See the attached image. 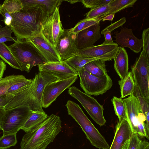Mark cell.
Here are the masks:
<instances>
[{
  "instance_id": "1",
  "label": "cell",
  "mask_w": 149,
  "mask_h": 149,
  "mask_svg": "<svg viewBox=\"0 0 149 149\" xmlns=\"http://www.w3.org/2000/svg\"><path fill=\"white\" fill-rule=\"evenodd\" d=\"M60 117L53 114L39 125L26 132L20 143L21 149H46L61 131Z\"/></svg>"
},
{
  "instance_id": "2",
  "label": "cell",
  "mask_w": 149,
  "mask_h": 149,
  "mask_svg": "<svg viewBox=\"0 0 149 149\" xmlns=\"http://www.w3.org/2000/svg\"><path fill=\"white\" fill-rule=\"evenodd\" d=\"M13 18L10 27L17 40H24L41 33L42 23L48 15L39 8L11 14Z\"/></svg>"
},
{
  "instance_id": "3",
  "label": "cell",
  "mask_w": 149,
  "mask_h": 149,
  "mask_svg": "<svg viewBox=\"0 0 149 149\" xmlns=\"http://www.w3.org/2000/svg\"><path fill=\"white\" fill-rule=\"evenodd\" d=\"M65 106L68 115L79 124L93 146L100 149H109V146L104 137L85 115L78 104L69 100Z\"/></svg>"
},
{
  "instance_id": "4",
  "label": "cell",
  "mask_w": 149,
  "mask_h": 149,
  "mask_svg": "<svg viewBox=\"0 0 149 149\" xmlns=\"http://www.w3.org/2000/svg\"><path fill=\"white\" fill-rule=\"evenodd\" d=\"M23 71L30 72L34 66L47 63L42 55L29 40H17L8 46Z\"/></svg>"
},
{
  "instance_id": "5",
  "label": "cell",
  "mask_w": 149,
  "mask_h": 149,
  "mask_svg": "<svg viewBox=\"0 0 149 149\" xmlns=\"http://www.w3.org/2000/svg\"><path fill=\"white\" fill-rule=\"evenodd\" d=\"M77 73L81 88L85 93L90 96L102 95L112 86V81L107 73L97 77L88 72L84 68Z\"/></svg>"
},
{
  "instance_id": "6",
  "label": "cell",
  "mask_w": 149,
  "mask_h": 149,
  "mask_svg": "<svg viewBox=\"0 0 149 149\" xmlns=\"http://www.w3.org/2000/svg\"><path fill=\"white\" fill-rule=\"evenodd\" d=\"M31 110L25 104L6 110L2 125L3 135L17 133L27 119Z\"/></svg>"
},
{
  "instance_id": "7",
  "label": "cell",
  "mask_w": 149,
  "mask_h": 149,
  "mask_svg": "<svg viewBox=\"0 0 149 149\" xmlns=\"http://www.w3.org/2000/svg\"><path fill=\"white\" fill-rule=\"evenodd\" d=\"M68 94L77 100L82 105L92 119L100 126L106 123L103 115L104 109L93 97L81 91L75 86L68 88Z\"/></svg>"
},
{
  "instance_id": "8",
  "label": "cell",
  "mask_w": 149,
  "mask_h": 149,
  "mask_svg": "<svg viewBox=\"0 0 149 149\" xmlns=\"http://www.w3.org/2000/svg\"><path fill=\"white\" fill-rule=\"evenodd\" d=\"M135 84L143 97L149 102V59L143 51L131 67Z\"/></svg>"
},
{
  "instance_id": "9",
  "label": "cell",
  "mask_w": 149,
  "mask_h": 149,
  "mask_svg": "<svg viewBox=\"0 0 149 149\" xmlns=\"http://www.w3.org/2000/svg\"><path fill=\"white\" fill-rule=\"evenodd\" d=\"M59 12L56 8L52 14L47 16L42 23L41 33L55 47L63 32Z\"/></svg>"
},
{
  "instance_id": "10",
  "label": "cell",
  "mask_w": 149,
  "mask_h": 149,
  "mask_svg": "<svg viewBox=\"0 0 149 149\" xmlns=\"http://www.w3.org/2000/svg\"><path fill=\"white\" fill-rule=\"evenodd\" d=\"M78 75L61 80H56L47 85L43 91L42 106L48 107L63 91L68 88L77 79Z\"/></svg>"
},
{
  "instance_id": "11",
  "label": "cell",
  "mask_w": 149,
  "mask_h": 149,
  "mask_svg": "<svg viewBox=\"0 0 149 149\" xmlns=\"http://www.w3.org/2000/svg\"><path fill=\"white\" fill-rule=\"evenodd\" d=\"M118 47V44L115 42H103L98 45H93L79 50L78 54L88 58L101 59L106 61H111L113 59Z\"/></svg>"
},
{
  "instance_id": "12",
  "label": "cell",
  "mask_w": 149,
  "mask_h": 149,
  "mask_svg": "<svg viewBox=\"0 0 149 149\" xmlns=\"http://www.w3.org/2000/svg\"><path fill=\"white\" fill-rule=\"evenodd\" d=\"M77 34L70 33L69 29H64L55 47L62 61L65 60L78 53Z\"/></svg>"
},
{
  "instance_id": "13",
  "label": "cell",
  "mask_w": 149,
  "mask_h": 149,
  "mask_svg": "<svg viewBox=\"0 0 149 149\" xmlns=\"http://www.w3.org/2000/svg\"><path fill=\"white\" fill-rule=\"evenodd\" d=\"M25 40L30 41L35 47L47 62L62 61L55 47L41 33Z\"/></svg>"
},
{
  "instance_id": "14",
  "label": "cell",
  "mask_w": 149,
  "mask_h": 149,
  "mask_svg": "<svg viewBox=\"0 0 149 149\" xmlns=\"http://www.w3.org/2000/svg\"><path fill=\"white\" fill-rule=\"evenodd\" d=\"M38 66L39 72H44L51 74L55 77L57 80L78 75L77 72L64 61L47 62Z\"/></svg>"
},
{
  "instance_id": "15",
  "label": "cell",
  "mask_w": 149,
  "mask_h": 149,
  "mask_svg": "<svg viewBox=\"0 0 149 149\" xmlns=\"http://www.w3.org/2000/svg\"><path fill=\"white\" fill-rule=\"evenodd\" d=\"M33 86L32 83L25 88L16 94L10 102L4 108L5 110L25 104L28 105L33 110H43L32 95Z\"/></svg>"
},
{
  "instance_id": "16",
  "label": "cell",
  "mask_w": 149,
  "mask_h": 149,
  "mask_svg": "<svg viewBox=\"0 0 149 149\" xmlns=\"http://www.w3.org/2000/svg\"><path fill=\"white\" fill-rule=\"evenodd\" d=\"M115 38L117 44L122 47H128L136 53L141 50L143 46L142 39L136 37L131 29L123 28L119 32L116 33Z\"/></svg>"
},
{
  "instance_id": "17",
  "label": "cell",
  "mask_w": 149,
  "mask_h": 149,
  "mask_svg": "<svg viewBox=\"0 0 149 149\" xmlns=\"http://www.w3.org/2000/svg\"><path fill=\"white\" fill-rule=\"evenodd\" d=\"M100 22L77 33V47L79 50L90 47L101 37Z\"/></svg>"
},
{
  "instance_id": "18",
  "label": "cell",
  "mask_w": 149,
  "mask_h": 149,
  "mask_svg": "<svg viewBox=\"0 0 149 149\" xmlns=\"http://www.w3.org/2000/svg\"><path fill=\"white\" fill-rule=\"evenodd\" d=\"M126 117L132 132L136 133V126L139 114L142 112L139 100L134 94L123 99Z\"/></svg>"
},
{
  "instance_id": "19",
  "label": "cell",
  "mask_w": 149,
  "mask_h": 149,
  "mask_svg": "<svg viewBox=\"0 0 149 149\" xmlns=\"http://www.w3.org/2000/svg\"><path fill=\"white\" fill-rule=\"evenodd\" d=\"M32 79V95L39 104L42 107V96L45 87L49 84L57 80V78L47 72H39L36 74Z\"/></svg>"
},
{
  "instance_id": "20",
  "label": "cell",
  "mask_w": 149,
  "mask_h": 149,
  "mask_svg": "<svg viewBox=\"0 0 149 149\" xmlns=\"http://www.w3.org/2000/svg\"><path fill=\"white\" fill-rule=\"evenodd\" d=\"M132 132L126 116L116 125L114 137L109 149H120L126 140L130 139Z\"/></svg>"
},
{
  "instance_id": "21",
  "label": "cell",
  "mask_w": 149,
  "mask_h": 149,
  "mask_svg": "<svg viewBox=\"0 0 149 149\" xmlns=\"http://www.w3.org/2000/svg\"><path fill=\"white\" fill-rule=\"evenodd\" d=\"M23 8L22 10H26L35 8L43 10L48 15L53 13L64 0H21Z\"/></svg>"
},
{
  "instance_id": "22",
  "label": "cell",
  "mask_w": 149,
  "mask_h": 149,
  "mask_svg": "<svg viewBox=\"0 0 149 149\" xmlns=\"http://www.w3.org/2000/svg\"><path fill=\"white\" fill-rule=\"evenodd\" d=\"M113 59L114 68L120 80L123 79L129 72L128 56L124 48L118 47Z\"/></svg>"
},
{
  "instance_id": "23",
  "label": "cell",
  "mask_w": 149,
  "mask_h": 149,
  "mask_svg": "<svg viewBox=\"0 0 149 149\" xmlns=\"http://www.w3.org/2000/svg\"><path fill=\"white\" fill-rule=\"evenodd\" d=\"M48 116L43 110H31L29 116L21 129L27 132L40 125Z\"/></svg>"
},
{
  "instance_id": "24",
  "label": "cell",
  "mask_w": 149,
  "mask_h": 149,
  "mask_svg": "<svg viewBox=\"0 0 149 149\" xmlns=\"http://www.w3.org/2000/svg\"><path fill=\"white\" fill-rule=\"evenodd\" d=\"M104 60L97 59L91 61L86 64L83 68L91 74L100 77L107 74Z\"/></svg>"
},
{
  "instance_id": "25",
  "label": "cell",
  "mask_w": 149,
  "mask_h": 149,
  "mask_svg": "<svg viewBox=\"0 0 149 149\" xmlns=\"http://www.w3.org/2000/svg\"><path fill=\"white\" fill-rule=\"evenodd\" d=\"M121 96L120 98L131 95L135 91V84L131 72H129L127 76L123 79L118 81Z\"/></svg>"
},
{
  "instance_id": "26",
  "label": "cell",
  "mask_w": 149,
  "mask_h": 149,
  "mask_svg": "<svg viewBox=\"0 0 149 149\" xmlns=\"http://www.w3.org/2000/svg\"><path fill=\"white\" fill-rule=\"evenodd\" d=\"M0 58L13 68L23 71L8 46L5 43H0Z\"/></svg>"
},
{
  "instance_id": "27",
  "label": "cell",
  "mask_w": 149,
  "mask_h": 149,
  "mask_svg": "<svg viewBox=\"0 0 149 149\" xmlns=\"http://www.w3.org/2000/svg\"><path fill=\"white\" fill-rule=\"evenodd\" d=\"M96 59H97L84 57L77 54L64 61L78 72L87 63Z\"/></svg>"
},
{
  "instance_id": "28",
  "label": "cell",
  "mask_w": 149,
  "mask_h": 149,
  "mask_svg": "<svg viewBox=\"0 0 149 149\" xmlns=\"http://www.w3.org/2000/svg\"><path fill=\"white\" fill-rule=\"evenodd\" d=\"M26 79L22 75H12L3 78L0 81V95L6 93L8 89L13 84Z\"/></svg>"
},
{
  "instance_id": "29",
  "label": "cell",
  "mask_w": 149,
  "mask_h": 149,
  "mask_svg": "<svg viewBox=\"0 0 149 149\" xmlns=\"http://www.w3.org/2000/svg\"><path fill=\"white\" fill-rule=\"evenodd\" d=\"M137 0H112L109 3L110 10L107 15L114 14L126 8L132 7Z\"/></svg>"
},
{
  "instance_id": "30",
  "label": "cell",
  "mask_w": 149,
  "mask_h": 149,
  "mask_svg": "<svg viewBox=\"0 0 149 149\" xmlns=\"http://www.w3.org/2000/svg\"><path fill=\"white\" fill-rule=\"evenodd\" d=\"M102 19L85 18L78 22L74 27L69 29V33H77L81 31L100 22Z\"/></svg>"
},
{
  "instance_id": "31",
  "label": "cell",
  "mask_w": 149,
  "mask_h": 149,
  "mask_svg": "<svg viewBox=\"0 0 149 149\" xmlns=\"http://www.w3.org/2000/svg\"><path fill=\"white\" fill-rule=\"evenodd\" d=\"M126 21V18H122L118 20L108 26L101 31V34L104 36L105 40L103 42L106 43H112L113 40L111 33L114 29L122 26Z\"/></svg>"
},
{
  "instance_id": "32",
  "label": "cell",
  "mask_w": 149,
  "mask_h": 149,
  "mask_svg": "<svg viewBox=\"0 0 149 149\" xmlns=\"http://www.w3.org/2000/svg\"><path fill=\"white\" fill-rule=\"evenodd\" d=\"M110 10V6L109 4L91 9L85 15L86 16V18H102L107 15Z\"/></svg>"
},
{
  "instance_id": "33",
  "label": "cell",
  "mask_w": 149,
  "mask_h": 149,
  "mask_svg": "<svg viewBox=\"0 0 149 149\" xmlns=\"http://www.w3.org/2000/svg\"><path fill=\"white\" fill-rule=\"evenodd\" d=\"M111 101L115 114L118 116L119 121H120L126 116L125 109L123 99L114 96Z\"/></svg>"
},
{
  "instance_id": "34",
  "label": "cell",
  "mask_w": 149,
  "mask_h": 149,
  "mask_svg": "<svg viewBox=\"0 0 149 149\" xmlns=\"http://www.w3.org/2000/svg\"><path fill=\"white\" fill-rule=\"evenodd\" d=\"M23 8L21 0H5L2 4V8L10 14L20 12Z\"/></svg>"
},
{
  "instance_id": "35",
  "label": "cell",
  "mask_w": 149,
  "mask_h": 149,
  "mask_svg": "<svg viewBox=\"0 0 149 149\" xmlns=\"http://www.w3.org/2000/svg\"><path fill=\"white\" fill-rule=\"evenodd\" d=\"M33 79H26L11 85L6 93L15 95L25 88L32 82Z\"/></svg>"
},
{
  "instance_id": "36",
  "label": "cell",
  "mask_w": 149,
  "mask_h": 149,
  "mask_svg": "<svg viewBox=\"0 0 149 149\" xmlns=\"http://www.w3.org/2000/svg\"><path fill=\"white\" fill-rule=\"evenodd\" d=\"M17 133L3 135L0 137V149H7L14 146L17 141Z\"/></svg>"
},
{
  "instance_id": "37",
  "label": "cell",
  "mask_w": 149,
  "mask_h": 149,
  "mask_svg": "<svg viewBox=\"0 0 149 149\" xmlns=\"http://www.w3.org/2000/svg\"><path fill=\"white\" fill-rule=\"evenodd\" d=\"M13 32L10 27L6 26H3L0 24V43L8 41L15 42L17 39L16 38L12 37Z\"/></svg>"
},
{
  "instance_id": "38",
  "label": "cell",
  "mask_w": 149,
  "mask_h": 149,
  "mask_svg": "<svg viewBox=\"0 0 149 149\" xmlns=\"http://www.w3.org/2000/svg\"><path fill=\"white\" fill-rule=\"evenodd\" d=\"M134 92L136 96L139 101L141 111L146 117V121H149V102H147L142 96L138 87L136 84Z\"/></svg>"
},
{
  "instance_id": "39",
  "label": "cell",
  "mask_w": 149,
  "mask_h": 149,
  "mask_svg": "<svg viewBox=\"0 0 149 149\" xmlns=\"http://www.w3.org/2000/svg\"><path fill=\"white\" fill-rule=\"evenodd\" d=\"M112 0H81L80 2L87 8L93 9L109 4Z\"/></svg>"
},
{
  "instance_id": "40",
  "label": "cell",
  "mask_w": 149,
  "mask_h": 149,
  "mask_svg": "<svg viewBox=\"0 0 149 149\" xmlns=\"http://www.w3.org/2000/svg\"><path fill=\"white\" fill-rule=\"evenodd\" d=\"M146 117L142 112L139 114L136 126V133L141 137L147 138L146 134L145 126V122Z\"/></svg>"
},
{
  "instance_id": "41",
  "label": "cell",
  "mask_w": 149,
  "mask_h": 149,
  "mask_svg": "<svg viewBox=\"0 0 149 149\" xmlns=\"http://www.w3.org/2000/svg\"><path fill=\"white\" fill-rule=\"evenodd\" d=\"M143 50L147 57L149 59V29H144L142 32Z\"/></svg>"
},
{
  "instance_id": "42",
  "label": "cell",
  "mask_w": 149,
  "mask_h": 149,
  "mask_svg": "<svg viewBox=\"0 0 149 149\" xmlns=\"http://www.w3.org/2000/svg\"><path fill=\"white\" fill-rule=\"evenodd\" d=\"M130 140L129 149H138L141 139L137 133L132 132Z\"/></svg>"
},
{
  "instance_id": "43",
  "label": "cell",
  "mask_w": 149,
  "mask_h": 149,
  "mask_svg": "<svg viewBox=\"0 0 149 149\" xmlns=\"http://www.w3.org/2000/svg\"><path fill=\"white\" fill-rule=\"evenodd\" d=\"M14 95L6 93L0 95V107H5L13 98Z\"/></svg>"
},
{
  "instance_id": "44",
  "label": "cell",
  "mask_w": 149,
  "mask_h": 149,
  "mask_svg": "<svg viewBox=\"0 0 149 149\" xmlns=\"http://www.w3.org/2000/svg\"><path fill=\"white\" fill-rule=\"evenodd\" d=\"M1 15L4 19L1 20V21L4 22L5 26L10 27L13 19L11 14L6 10L2 8Z\"/></svg>"
},
{
  "instance_id": "45",
  "label": "cell",
  "mask_w": 149,
  "mask_h": 149,
  "mask_svg": "<svg viewBox=\"0 0 149 149\" xmlns=\"http://www.w3.org/2000/svg\"><path fill=\"white\" fill-rule=\"evenodd\" d=\"M6 65L0 58V81L3 78L4 73L6 69Z\"/></svg>"
},
{
  "instance_id": "46",
  "label": "cell",
  "mask_w": 149,
  "mask_h": 149,
  "mask_svg": "<svg viewBox=\"0 0 149 149\" xmlns=\"http://www.w3.org/2000/svg\"><path fill=\"white\" fill-rule=\"evenodd\" d=\"M5 112L4 107H0V130H2V125Z\"/></svg>"
},
{
  "instance_id": "47",
  "label": "cell",
  "mask_w": 149,
  "mask_h": 149,
  "mask_svg": "<svg viewBox=\"0 0 149 149\" xmlns=\"http://www.w3.org/2000/svg\"><path fill=\"white\" fill-rule=\"evenodd\" d=\"M148 145L149 143L147 141L141 139L138 149H145Z\"/></svg>"
},
{
  "instance_id": "48",
  "label": "cell",
  "mask_w": 149,
  "mask_h": 149,
  "mask_svg": "<svg viewBox=\"0 0 149 149\" xmlns=\"http://www.w3.org/2000/svg\"><path fill=\"white\" fill-rule=\"evenodd\" d=\"M115 14H110L107 15L103 17L102 19V21L103 22L105 20H109L112 21L113 19Z\"/></svg>"
},
{
  "instance_id": "49",
  "label": "cell",
  "mask_w": 149,
  "mask_h": 149,
  "mask_svg": "<svg viewBox=\"0 0 149 149\" xmlns=\"http://www.w3.org/2000/svg\"><path fill=\"white\" fill-rule=\"evenodd\" d=\"M130 142V139L126 140L120 149H129Z\"/></svg>"
},
{
  "instance_id": "50",
  "label": "cell",
  "mask_w": 149,
  "mask_h": 149,
  "mask_svg": "<svg viewBox=\"0 0 149 149\" xmlns=\"http://www.w3.org/2000/svg\"><path fill=\"white\" fill-rule=\"evenodd\" d=\"M67 1L69 2L70 3H76L78 2H79L80 0H73V1Z\"/></svg>"
},
{
  "instance_id": "51",
  "label": "cell",
  "mask_w": 149,
  "mask_h": 149,
  "mask_svg": "<svg viewBox=\"0 0 149 149\" xmlns=\"http://www.w3.org/2000/svg\"><path fill=\"white\" fill-rule=\"evenodd\" d=\"M2 9V4H0V14H1V12Z\"/></svg>"
},
{
  "instance_id": "52",
  "label": "cell",
  "mask_w": 149,
  "mask_h": 149,
  "mask_svg": "<svg viewBox=\"0 0 149 149\" xmlns=\"http://www.w3.org/2000/svg\"><path fill=\"white\" fill-rule=\"evenodd\" d=\"M145 149H149V145L146 146Z\"/></svg>"
}]
</instances>
